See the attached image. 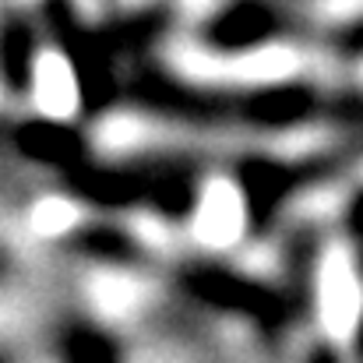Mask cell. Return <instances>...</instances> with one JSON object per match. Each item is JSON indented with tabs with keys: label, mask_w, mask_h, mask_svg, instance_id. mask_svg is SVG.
Returning a JSON list of instances; mask_svg holds the SVG:
<instances>
[{
	"label": "cell",
	"mask_w": 363,
	"mask_h": 363,
	"mask_svg": "<svg viewBox=\"0 0 363 363\" xmlns=\"http://www.w3.org/2000/svg\"><path fill=\"white\" fill-rule=\"evenodd\" d=\"M325 7H328V14L346 18V14H357V11H363V0H328Z\"/></svg>",
	"instance_id": "ba28073f"
},
{
	"label": "cell",
	"mask_w": 363,
	"mask_h": 363,
	"mask_svg": "<svg viewBox=\"0 0 363 363\" xmlns=\"http://www.w3.org/2000/svg\"><path fill=\"white\" fill-rule=\"evenodd\" d=\"M243 233V198L230 180H208L194 212V237L219 250L237 243Z\"/></svg>",
	"instance_id": "3957f363"
},
{
	"label": "cell",
	"mask_w": 363,
	"mask_h": 363,
	"mask_svg": "<svg viewBox=\"0 0 363 363\" xmlns=\"http://www.w3.org/2000/svg\"><path fill=\"white\" fill-rule=\"evenodd\" d=\"M180 64L184 71L191 74H201V78H237V82H282L296 71V53L293 50H282V46H268V50H257V53H243L237 60H216V57H205V53H194V50H184L180 53Z\"/></svg>",
	"instance_id": "7a4b0ae2"
},
{
	"label": "cell",
	"mask_w": 363,
	"mask_h": 363,
	"mask_svg": "<svg viewBox=\"0 0 363 363\" xmlns=\"http://www.w3.org/2000/svg\"><path fill=\"white\" fill-rule=\"evenodd\" d=\"M99 141L106 145V148H130V145H138L141 141V123L130 121V117H113V121H106L99 127Z\"/></svg>",
	"instance_id": "52a82bcc"
},
{
	"label": "cell",
	"mask_w": 363,
	"mask_h": 363,
	"mask_svg": "<svg viewBox=\"0 0 363 363\" xmlns=\"http://www.w3.org/2000/svg\"><path fill=\"white\" fill-rule=\"evenodd\" d=\"M89 300L103 318H127L141 300V286L121 272H99L89 286Z\"/></svg>",
	"instance_id": "5b68a950"
},
{
	"label": "cell",
	"mask_w": 363,
	"mask_h": 363,
	"mask_svg": "<svg viewBox=\"0 0 363 363\" xmlns=\"http://www.w3.org/2000/svg\"><path fill=\"white\" fill-rule=\"evenodd\" d=\"M32 99L43 117L67 121L78 110V78L57 50H43L32 71Z\"/></svg>",
	"instance_id": "277c9868"
},
{
	"label": "cell",
	"mask_w": 363,
	"mask_h": 363,
	"mask_svg": "<svg viewBox=\"0 0 363 363\" xmlns=\"http://www.w3.org/2000/svg\"><path fill=\"white\" fill-rule=\"evenodd\" d=\"M318 311H321V325L335 342H346L363 314V289L357 264L350 257L346 247H328L321 272H318Z\"/></svg>",
	"instance_id": "6da1fadb"
},
{
	"label": "cell",
	"mask_w": 363,
	"mask_h": 363,
	"mask_svg": "<svg viewBox=\"0 0 363 363\" xmlns=\"http://www.w3.org/2000/svg\"><path fill=\"white\" fill-rule=\"evenodd\" d=\"M78 223V208L67 198H43L32 208V230L39 237H60Z\"/></svg>",
	"instance_id": "8992f818"
}]
</instances>
